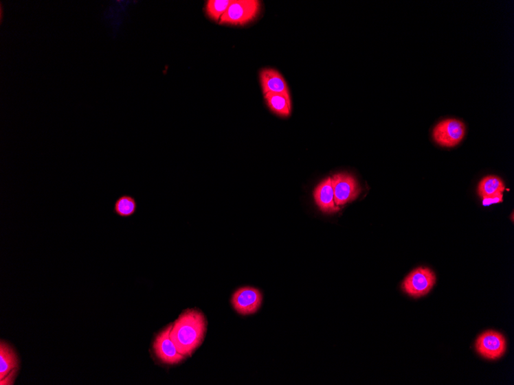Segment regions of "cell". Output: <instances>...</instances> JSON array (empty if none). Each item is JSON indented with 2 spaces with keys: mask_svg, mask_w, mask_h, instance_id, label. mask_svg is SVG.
Returning a JSON list of instances; mask_svg holds the SVG:
<instances>
[{
  "mask_svg": "<svg viewBox=\"0 0 514 385\" xmlns=\"http://www.w3.org/2000/svg\"><path fill=\"white\" fill-rule=\"evenodd\" d=\"M314 200L318 208L324 213L331 214L337 213L339 207L334 200V191L331 178H327L317 185L314 191Z\"/></svg>",
  "mask_w": 514,
  "mask_h": 385,
  "instance_id": "cell-9",
  "label": "cell"
},
{
  "mask_svg": "<svg viewBox=\"0 0 514 385\" xmlns=\"http://www.w3.org/2000/svg\"><path fill=\"white\" fill-rule=\"evenodd\" d=\"M466 127L460 120L447 119L440 121L434 128L433 138L436 143L443 147H454L464 139Z\"/></svg>",
  "mask_w": 514,
  "mask_h": 385,
  "instance_id": "cell-4",
  "label": "cell"
},
{
  "mask_svg": "<svg viewBox=\"0 0 514 385\" xmlns=\"http://www.w3.org/2000/svg\"><path fill=\"white\" fill-rule=\"evenodd\" d=\"M436 282V275L432 269L417 268L404 279L402 288L410 296L421 298L432 290Z\"/></svg>",
  "mask_w": 514,
  "mask_h": 385,
  "instance_id": "cell-3",
  "label": "cell"
},
{
  "mask_svg": "<svg viewBox=\"0 0 514 385\" xmlns=\"http://www.w3.org/2000/svg\"><path fill=\"white\" fill-rule=\"evenodd\" d=\"M504 191V182L496 176H488L478 185V194L483 198L503 196Z\"/></svg>",
  "mask_w": 514,
  "mask_h": 385,
  "instance_id": "cell-12",
  "label": "cell"
},
{
  "mask_svg": "<svg viewBox=\"0 0 514 385\" xmlns=\"http://www.w3.org/2000/svg\"><path fill=\"white\" fill-rule=\"evenodd\" d=\"M18 367V359L14 349L1 342L0 344V380H4L10 372Z\"/></svg>",
  "mask_w": 514,
  "mask_h": 385,
  "instance_id": "cell-13",
  "label": "cell"
},
{
  "mask_svg": "<svg viewBox=\"0 0 514 385\" xmlns=\"http://www.w3.org/2000/svg\"><path fill=\"white\" fill-rule=\"evenodd\" d=\"M207 326L203 312L188 310L172 325L170 338L181 355L191 356L203 342Z\"/></svg>",
  "mask_w": 514,
  "mask_h": 385,
  "instance_id": "cell-1",
  "label": "cell"
},
{
  "mask_svg": "<svg viewBox=\"0 0 514 385\" xmlns=\"http://www.w3.org/2000/svg\"><path fill=\"white\" fill-rule=\"evenodd\" d=\"M475 347L482 357L488 360H497L505 354L506 342L500 333L487 331L478 337Z\"/></svg>",
  "mask_w": 514,
  "mask_h": 385,
  "instance_id": "cell-5",
  "label": "cell"
},
{
  "mask_svg": "<svg viewBox=\"0 0 514 385\" xmlns=\"http://www.w3.org/2000/svg\"><path fill=\"white\" fill-rule=\"evenodd\" d=\"M230 3V0H209L205 4V12L211 19L220 21Z\"/></svg>",
  "mask_w": 514,
  "mask_h": 385,
  "instance_id": "cell-15",
  "label": "cell"
},
{
  "mask_svg": "<svg viewBox=\"0 0 514 385\" xmlns=\"http://www.w3.org/2000/svg\"><path fill=\"white\" fill-rule=\"evenodd\" d=\"M265 99L272 113L282 118L290 117L292 110L291 95L268 93L265 94Z\"/></svg>",
  "mask_w": 514,
  "mask_h": 385,
  "instance_id": "cell-11",
  "label": "cell"
},
{
  "mask_svg": "<svg viewBox=\"0 0 514 385\" xmlns=\"http://www.w3.org/2000/svg\"><path fill=\"white\" fill-rule=\"evenodd\" d=\"M15 371H11L10 376L8 377H5L4 380H0V384L2 385L3 384H12V381H11V378H14L15 377Z\"/></svg>",
  "mask_w": 514,
  "mask_h": 385,
  "instance_id": "cell-17",
  "label": "cell"
},
{
  "mask_svg": "<svg viewBox=\"0 0 514 385\" xmlns=\"http://www.w3.org/2000/svg\"><path fill=\"white\" fill-rule=\"evenodd\" d=\"M137 202L136 198L130 195L120 196L114 203L113 211L115 214L128 218L136 213Z\"/></svg>",
  "mask_w": 514,
  "mask_h": 385,
  "instance_id": "cell-14",
  "label": "cell"
},
{
  "mask_svg": "<svg viewBox=\"0 0 514 385\" xmlns=\"http://www.w3.org/2000/svg\"><path fill=\"white\" fill-rule=\"evenodd\" d=\"M1 10V12H0V19H1V21H2V19H3V8H2V5H1V10Z\"/></svg>",
  "mask_w": 514,
  "mask_h": 385,
  "instance_id": "cell-18",
  "label": "cell"
},
{
  "mask_svg": "<svg viewBox=\"0 0 514 385\" xmlns=\"http://www.w3.org/2000/svg\"><path fill=\"white\" fill-rule=\"evenodd\" d=\"M334 191V200L337 207L355 200L359 194L361 188L353 176L348 173H339L332 178Z\"/></svg>",
  "mask_w": 514,
  "mask_h": 385,
  "instance_id": "cell-6",
  "label": "cell"
},
{
  "mask_svg": "<svg viewBox=\"0 0 514 385\" xmlns=\"http://www.w3.org/2000/svg\"><path fill=\"white\" fill-rule=\"evenodd\" d=\"M502 202H503V196L483 198V205H484V207H487V205Z\"/></svg>",
  "mask_w": 514,
  "mask_h": 385,
  "instance_id": "cell-16",
  "label": "cell"
},
{
  "mask_svg": "<svg viewBox=\"0 0 514 385\" xmlns=\"http://www.w3.org/2000/svg\"><path fill=\"white\" fill-rule=\"evenodd\" d=\"M260 80L263 93H273L290 95L287 82L278 70L262 69L260 73Z\"/></svg>",
  "mask_w": 514,
  "mask_h": 385,
  "instance_id": "cell-10",
  "label": "cell"
},
{
  "mask_svg": "<svg viewBox=\"0 0 514 385\" xmlns=\"http://www.w3.org/2000/svg\"><path fill=\"white\" fill-rule=\"evenodd\" d=\"M172 327V325H170L160 332L153 344L154 351L159 360L171 365L181 363L186 358L179 352L170 338Z\"/></svg>",
  "mask_w": 514,
  "mask_h": 385,
  "instance_id": "cell-7",
  "label": "cell"
},
{
  "mask_svg": "<svg viewBox=\"0 0 514 385\" xmlns=\"http://www.w3.org/2000/svg\"><path fill=\"white\" fill-rule=\"evenodd\" d=\"M262 295L260 290L253 287H243L233 295L231 303L237 313L248 316L260 310Z\"/></svg>",
  "mask_w": 514,
  "mask_h": 385,
  "instance_id": "cell-8",
  "label": "cell"
},
{
  "mask_svg": "<svg viewBox=\"0 0 514 385\" xmlns=\"http://www.w3.org/2000/svg\"><path fill=\"white\" fill-rule=\"evenodd\" d=\"M260 2L256 0H234L221 17V24L243 25L258 16Z\"/></svg>",
  "mask_w": 514,
  "mask_h": 385,
  "instance_id": "cell-2",
  "label": "cell"
}]
</instances>
